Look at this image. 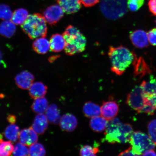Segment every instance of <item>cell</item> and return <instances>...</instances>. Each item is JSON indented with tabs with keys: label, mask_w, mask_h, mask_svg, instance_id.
<instances>
[{
	"label": "cell",
	"mask_w": 156,
	"mask_h": 156,
	"mask_svg": "<svg viewBox=\"0 0 156 156\" xmlns=\"http://www.w3.org/2000/svg\"><path fill=\"white\" fill-rule=\"evenodd\" d=\"M45 112V116L48 122L54 124L59 123L61 117L60 111L56 105H50Z\"/></svg>",
	"instance_id": "21"
},
{
	"label": "cell",
	"mask_w": 156,
	"mask_h": 156,
	"mask_svg": "<svg viewBox=\"0 0 156 156\" xmlns=\"http://www.w3.org/2000/svg\"><path fill=\"white\" fill-rule=\"evenodd\" d=\"M108 121L102 116H97L91 118L90 122V126L93 131L101 132L106 129Z\"/></svg>",
	"instance_id": "23"
},
{
	"label": "cell",
	"mask_w": 156,
	"mask_h": 156,
	"mask_svg": "<svg viewBox=\"0 0 156 156\" xmlns=\"http://www.w3.org/2000/svg\"><path fill=\"white\" fill-rule=\"evenodd\" d=\"M63 35L65 41L64 51L67 55L73 56L85 50L87 39L76 27L73 25H69Z\"/></svg>",
	"instance_id": "3"
},
{
	"label": "cell",
	"mask_w": 156,
	"mask_h": 156,
	"mask_svg": "<svg viewBox=\"0 0 156 156\" xmlns=\"http://www.w3.org/2000/svg\"><path fill=\"white\" fill-rule=\"evenodd\" d=\"M13 154L14 156L29 155V150L26 146L20 143L16 144L13 149Z\"/></svg>",
	"instance_id": "31"
},
{
	"label": "cell",
	"mask_w": 156,
	"mask_h": 156,
	"mask_svg": "<svg viewBox=\"0 0 156 156\" xmlns=\"http://www.w3.org/2000/svg\"><path fill=\"white\" fill-rule=\"evenodd\" d=\"M142 155L144 156H156V153L153 149L148 150L144 152Z\"/></svg>",
	"instance_id": "40"
},
{
	"label": "cell",
	"mask_w": 156,
	"mask_h": 156,
	"mask_svg": "<svg viewBox=\"0 0 156 156\" xmlns=\"http://www.w3.org/2000/svg\"><path fill=\"white\" fill-rule=\"evenodd\" d=\"M119 111V106L115 101L110 100L103 102L101 108V114L108 121L115 118Z\"/></svg>",
	"instance_id": "9"
},
{
	"label": "cell",
	"mask_w": 156,
	"mask_h": 156,
	"mask_svg": "<svg viewBox=\"0 0 156 156\" xmlns=\"http://www.w3.org/2000/svg\"><path fill=\"white\" fill-rule=\"evenodd\" d=\"M12 13L8 5H0V19L4 20H9L11 19Z\"/></svg>",
	"instance_id": "32"
},
{
	"label": "cell",
	"mask_w": 156,
	"mask_h": 156,
	"mask_svg": "<svg viewBox=\"0 0 156 156\" xmlns=\"http://www.w3.org/2000/svg\"><path fill=\"white\" fill-rule=\"evenodd\" d=\"M19 138L20 143L30 146L38 141V136L36 133L30 127L21 130L19 133Z\"/></svg>",
	"instance_id": "11"
},
{
	"label": "cell",
	"mask_w": 156,
	"mask_h": 156,
	"mask_svg": "<svg viewBox=\"0 0 156 156\" xmlns=\"http://www.w3.org/2000/svg\"><path fill=\"white\" fill-rule=\"evenodd\" d=\"M21 28L31 39L45 37L47 34L46 21L44 16L40 13L28 16L26 21L21 25Z\"/></svg>",
	"instance_id": "4"
},
{
	"label": "cell",
	"mask_w": 156,
	"mask_h": 156,
	"mask_svg": "<svg viewBox=\"0 0 156 156\" xmlns=\"http://www.w3.org/2000/svg\"><path fill=\"white\" fill-rule=\"evenodd\" d=\"M149 136L156 145V120H152L148 125Z\"/></svg>",
	"instance_id": "34"
},
{
	"label": "cell",
	"mask_w": 156,
	"mask_h": 156,
	"mask_svg": "<svg viewBox=\"0 0 156 156\" xmlns=\"http://www.w3.org/2000/svg\"><path fill=\"white\" fill-rule=\"evenodd\" d=\"M59 124L62 130L71 132L73 131L77 127L78 121L77 118L74 115L67 114L61 117Z\"/></svg>",
	"instance_id": "13"
},
{
	"label": "cell",
	"mask_w": 156,
	"mask_h": 156,
	"mask_svg": "<svg viewBox=\"0 0 156 156\" xmlns=\"http://www.w3.org/2000/svg\"><path fill=\"white\" fill-rule=\"evenodd\" d=\"M7 119L8 121L11 124H14L16 122V118L14 115H9L7 117Z\"/></svg>",
	"instance_id": "39"
},
{
	"label": "cell",
	"mask_w": 156,
	"mask_h": 156,
	"mask_svg": "<svg viewBox=\"0 0 156 156\" xmlns=\"http://www.w3.org/2000/svg\"><path fill=\"white\" fill-rule=\"evenodd\" d=\"M103 141L109 143H126L129 142L133 133L131 125L123 124L118 118L108 121Z\"/></svg>",
	"instance_id": "1"
},
{
	"label": "cell",
	"mask_w": 156,
	"mask_h": 156,
	"mask_svg": "<svg viewBox=\"0 0 156 156\" xmlns=\"http://www.w3.org/2000/svg\"><path fill=\"white\" fill-rule=\"evenodd\" d=\"M28 16V12L26 9H19L12 13L11 20L15 24L22 25Z\"/></svg>",
	"instance_id": "26"
},
{
	"label": "cell",
	"mask_w": 156,
	"mask_h": 156,
	"mask_svg": "<svg viewBox=\"0 0 156 156\" xmlns=\"http://www.w3.org/2000/svg\"><path fill=\"white\" fill-rule=\"evenodd\" d=\"M19 127L14 124H11L5 128L4 135L10 141L15 142L19 138Z\"/></svg>",
	"instance_id": "27"
},
{
	"label": "cell",
	"mask_w": 156,
	"mask_h": 156,
	"mask_svg": "<svg viewBox=\"0 0 156 156\" xmlns=\"http://www.w3.org/2000/svg\"><path fill=\"white\" fill-rule=\"evenodd\" d=\"M49 42L50 48L52 51L61 52L65 48V41L63 35L58 34H53Z\"/></svg>",
	"instance_id": "19"
},
{
	"label": "cell",
	"mask_w": 156,
	"mask_h": 156,
	"mask_svg": "<svg viewBox=\"0 0 156 156\" xmlns=\"http://www.w3.org/2000/svg\"><path fill=\"white\" fill-rule=\"evenodd\" d=\"M83 111L85 116L88 118H93L101 115V108L99 105L90 101L85 103Z\"/></svg>",
	"instance_id": "22"
},
{
	"label": "cell",
	"mask_w": 156,
	"mask_h": 156,
	"mask_svg": "<svg viewBox=\"0 0 156 156\" xmlns=\"http://www.w3.org/2000/svg\"><path fill=\"white\" fill-rule=\"evenodd\" d=\"M100 8L106 18L115 20L123 16L127 11L126 0H103Z\"/></svg>",
	"instance_id": "5"
},
{
	"label": "cell",
	"mask_w": 156,
	"mask_h": 156,
	"mask_svg": "<svg viewBox=\"0 0 156 156\" xmlns=\"http://www.w3.org/2000/svg\"><path fill=\"white\" fill-rule=\"evenodd\" d=\"M144 102V93L141 85L134 87L127 97L126 104L138 113H141Z\"/></svg>",
	"instance_id": "7"
},
{
	"label": "cell",
	"mask_w": 156,
	"mask_h": 156,
	"mask_svg": "<svg viewBox=\"0 0 156 156\" xmlns=\"http://www.w3.org/2000/svg\"><path fill=\"white\" fill-rule=\"evenodd\" d=\"M47 99L44 97L35 99L31 106L33 112L38 114H43L48 107Z\"/></svg>",
	"instance_id": "25"
},
{
	"label": "cell",
	"mask_w": 156,
	"mask_h": 156,
	"mask_svg": "<svg viewBox=\"0 0 156 156\" xmlns=\"http://www.w3.org/2000/svg\"><path fill=\"white\" fill-rule=\"evenodd\" d=\"M119 156H137L134 153L131 147H129L127 149L121 153Z\"/></svg>",
	"instance_id": "38"
},
{
	"label": "cell",
	"mask_w": 156,
	"mask_h": 156,
	"mask_svg": "<svg viewBox=\"0 0 156 156\" xmlns=\"http://www.w3.org/2000/svg\"><path fill=\"white\" fill-rule=\"evenodd\" d=\"M81 3L86 7H90L96 5L99 0H80Z\"/></svg>",
	"instance_id": "36"
},
{
	"label": "cell",
	"mask_w": 156,
	"mask_h": 156,
	"mask_svg": "<svg viewBox=\"0 0 156 156\" xmlns=\"http://www.w3.org/2000/svg\"><path fill=\"white\" fill-rule=\"evenodd\" d=\"M64 12L58 5L50 6L47 8L44 13V17L46 22L50 25H55L62 19Z\"/></svg>",
	"instance_id": "8"
},
{
	"label": "cell",
	"mask_w": 156,
	"mask_h": 156,
	"mask_svg": "<svg viewBox=\"0 0 156 156\" xmlns=\"http://www.w3.org/2000/svg\"><path fill=\"white\" fill-rule=\"evenodd\" d=\"M108 55L111 63V70L117 75H122L133 62L135 54L122 46H110Z\"/></svg>",
	"instance_id": "2"
},
{
	"label": "cell",
	"mask_w": 156,
	"mask_h": 156,
	"mask_svg": "<svg viewBox=\"0 0 156 156\" xmlns=\"http://www.w3.org/2000/svg\"><path fill=\"white\" fill-rule=\"evenodd\" d=\"M145 0H128L127 5L132 12L137 11L144 4Z\"/></svg>",
	"instance_id": "33"
},
{
	"label": "cell",
	"mask_w": 156,
	"mask_h": 156,
	"mask_svg": "<svg viewBox=\"0 0 156 156\" xmlns=\"http://www.w3.org/2000/svg\"><path fill=\"white\" fill-rule=\"evenodd\" d=\"M29 153L30 156H43L46 155V151L42 144L36 142L30 146Z\"/></svg>",
	"instance_id": "29"
},
{
	"label": "cell",
	"mask_w": 156,
	"mask_h": 156,
	"mask_svg": "<svg viewBox=\"0 0 156 156\" xmlns=\"http://www.w3.org/2000/svg\"><path fill=\"white\" fill-rule=\"evenodd\" d=\"M148 40L152 45L156 46V28L152 29L147 33Z\"/></svg>",
	"instance_id": "35"
},
{
	"label": "cell",
	"mask_w": 156,
	"mask_h": 156,
	"mask_svg": "<svg viewBox=\"0 0 156 156\" xmlns=\"http://www.w3.org/2000/svg\"><path fill=\"white\" fill-rule=\"evenodd\" d=\"M57 2L64 12L68 14L77 12L81 7L80 0H57Z\"/></svg>",
	"instance_id": "16"
},
{
	"label": "cell",
	"mask_w": 156,
	"mask_h": 156,
	"mask_svg": "<svg viewBox=\"0 0 156 156\" xmlns=\"http://www.w3.org/2000/svg\"><path fill=\"white\" fill-rule=\"evenodd\" d=\"M48 121L45 115L43 114H38L35 117L32 128L37 134H44L47 129Z\"/></svg>",
	"instance_id": "17"
},
{
	"label": "cell",
	"mask_w": 156,
	"mask_h": 156,
	"mask_svg": "<svg viewBox=\"0 0 156 156\" xmlns=\"http://www.w3.org/2000/svg\"><path fill=\"white\" fill-rule=\"evenodd\" d=\"M16 30V27L12 21L5 20L0 24V34L6 38H11L13 36Z\"/></svg>",
	"instance_id": "24"
},
{
	"label": "cell",
	"mask_w": 156,
	"mask_h": 156,
	"mask_svg": "<svg viewBox=\"0 0 156 156\" xmlns=\"http://www.w3.org/2000/svg\"><path fill=\"white\" fill-rule=\"evenodd\" d=\"M34 80V75L27 71H23L15 78V83L20 88L27 90L32 85Z\"/></svg>",
	"instance_id": "12"
},
{
	"label": "cell",
	"mask_w": 156,
	"mask_h": 156,
	"mask_svg": "<svg viewBox=\"0 0 156 156\" xmlns=\"http://www.w3.org/2000/svg\"><path fill=\"white\" fill-rule=\"evenodd\" d=\"M3 56L2 52L0 51V66L3 63Z\"/></svg>",
	"instance_id": "41"
},
{
	"label": "cell",
	"mask_w": 156,
	"mask_h": 156,
	"mask_svg": "<svg viewBox=\"0 0 156 156\" xmlns=\"http://www.w3.org/2000/svg\"><path fill=\"white\" fill-rule=\"evenodd\" d=\"M141 85L144 95L150 98L156 103V78L151 75L149 80L143 81Z\"/></svg>",
	"instance_id": "15"
},
{
	"label": "cell",
	"mask_w": 156,
	"mask_h": 156,
	"mask_svg": "<svg viewBox=\"0 0 156 156\" xmlns=\"http://www.w3.org/2000/svg\"><path fill=\"white\" fill-rule=\"evenodd\" d=\"M148 6L151 12L156 16V0H150Z\"/></svg>",
	"instance_id": "37"
},
{
	"label": "cell",
	"mask_w": 156,
	"mask_h": 156,
	"mask_svg": "<svg viewBox=\"0 0 156 156\" xmlns=\"http://www.w3.org/2000/svg\"><path fill=\"white\" fill-rule=\"evenodd\" d=\"M99 151V148L95 146L85 145L82 147L80 150V155L81 156H95Z\"/></svg>",
	"instance_id": "30"
},
{
	"label": "cell",
	"mask_w": 156,
	"mask_h": 156,
	"mask_svg": "<svg viewBox=\"0 0 156 156\" xmlns=\"http://www.w3.org/2000/svg\"><path fill=\"white\" fill-rule=\"evenodd\" d=\"M14 147L11 141L0 140V156H8L13 153Z\"/></svg>",
	"instance_id": "28"
},
{
	"label": "cell",
	"mask_w": 156,
	"mask_h": 156,
	"mask_svg": "<svg viewBox=\"0 0 156 156\" xmlns=\"http://www.w3.org/2000/svg\"><path fill=\"white\" fill-rule=\"evenodd\" d=\"M130 38L133 44L138 48H145L149 45L147 34L143 30H136L131 32Z\"/></svg>",
	"instance_id": "10"
},
{
	"label": "cell",
	"mask_w": 156,
	"mask_h": 156,
	"mask_svg": "<svg viewBox=\"0 0 156 156\" xmlns=\"http://www.w3.org/2000/svg\"><path fill=\"white\" fill-rule=\"evenodd\" d=\"M133 64L134 66V75L136 77L141 78L151 73V70L144 58H137L136 56Z\"/></svg>",
	"instance_id": "14"
},
{
	"label": "cell",
	"mask_w": 156,
	"mask_h": 156,
	"mask_svg": "<svg viewBox=\"0 0 156 156\" xmlns=\"http://www.w3.org/2000/svg\"><path fill=\"white\" fill-rule=\"evenodd\" d=\"M32 46L34 51L39 54H44L48 52L50 48V42L44 37L36 39L33 42Z\"/></svg>",
	"instance_id": "20"
},
{
	"label": "cell",
	"mask_w": 156,
	"mask_h": 156,
	"mask_svg": "<svg viewBox=\"0 0 156 156\" xmlns=\"http://www.w3.org/2000/svg\"></svg>",
	"instance_id": "42"
},
{
	"label": "cell",
	"mask_w": 156,
	"mask_h": 156,
	"mask_svg": "<svg viewBox=\"0 0 156 156\" xmlns=\"http://www.w3.org/2000/svg\"><path fill=\"white\" fill-rule=\"evenodd\" d=\"M48 87L40 82L33 83L29 88V94L34 99L44 97L47 92Z\"/></svg>",
	"instance_id": "18"
},
{
	"label": "cell",
	"mask_w": 156,
	"mask_h": 156,
	"mask_svg": "<svg viewBox=\"0 0 156 156\" xmlns=\"http://www.w3.org/2000/svg\"><path fill=\"white\" fill-rule=\"evenodd\" d=\"M136 155H142L148 150L154 149L156 145L149 136L140 131L133 132L129 141Z\"/></svg>",
	"instance_id": "6"
}]
</instances>
